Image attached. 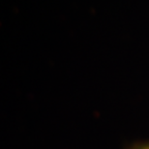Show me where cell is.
<instances>
[{"mask_svg":"<svg viewBox=\"0 0 149 149\" xmlns=\"http://www.w3.org/2000/svg\"><path fill=\"white\" fill-rule=\"evenodd\" d=\"M128 149H149V141H138L130 145Z\"/></svg>","mask_w":149,"mask_h":149,"instance_id":"6da1fadb","label":"cell"}]
</instances>
